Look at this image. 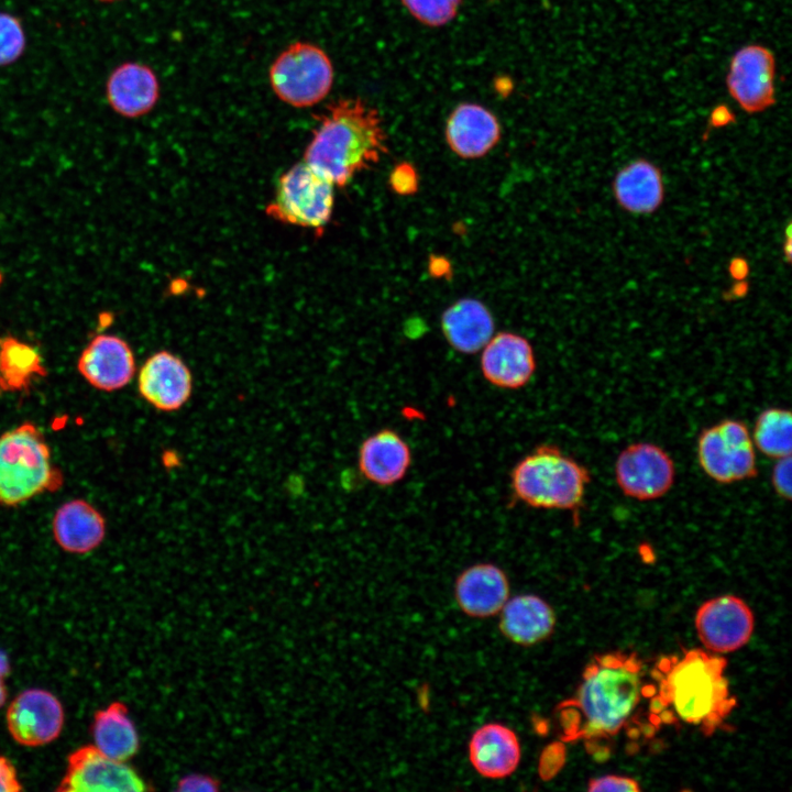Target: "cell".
Here are the masks:
<instances>
[{
	"label": "cell",
	"mask_w": 792,
	"mask_h": 792,
	"mask_svg": "<svg viewBox=\"0 0 792 792\" xmlns=\"http://www.w3.org/2000/svg\"><path fill=\"white\" fill-rule=\"evenodd\" d=\"M654 685L645 681L642 660L636 652L613 651L594 656L585 667L573 697L557 707L561 738L583 740L591 754L600 741L618 735L634 718L642 698Z\"/></svg>",
	"instance_id": "cell-1"
},
{
	"label": "cell",
	"mask_w": 792,
	"mask_h": 792,
	"mask_svg": "<svg viewBox=\"0 0 792 792\" xmlns=\"http://www.w3.org/2000/svg\"><path fill=\"white\" fill-rule=\"evenodd\" d=\"M727 661L702 649L659 658L650 671L656 691L649 698V722L683 723L711 736L736 706L725 675Z\"/></svg>",
	"instance_id": "cell-2"
},
{
	"label": "cell",
	"mask_w": 792,
	"mask_h": 792,
	"mask_svg": "<svg viewBox=\"0 0 792 792\" xmlns=\"http://www.w3.org/2000/svg\"><path fill=\"white\" fill-rule=\"evenodd\" d=\"M316 120L304 162L337 187L346 186L388 153L381 116L361 98L332 101Z\"/></svg>",
	"instance_id": "cell-3"
},
{
	"label": "cell",
	"mask_w": 792,
	"mask_h": 792,
	"mask_svg": "<svg viewBox=\"0 0 792 792\" xmlns=\"http://www.w3.org/2000/svg\"><path fill=\"white\" fill-rule=\"evenodd\" d=\"M588 470L557 446L539 444L510 472L515 501L539 509L574 510L583 503Z\"/></svg>",
	"instance_id": "cell-4"
},
{
	"label": "cell",
	"mask_w": 792,
	"mask_h": 792,
	"mask_svg": "<svg viewBox=\"0 0 792 792\" xmlns=\"http://www.w3.org/2000/svg\"><path fill=\"white\" fill-rule=\"evenodd\" d=\"M61 469L36 425L24 421L0 436V505L19 506L63 485Z\"/></svg>",
	"instance_id": "cell-5"
},
{
	"label": "cell",
	"mask_w": 792,
	"mask_h": 792,
	"mask_svg": "<svg viewBox=\"0 0 792 792\" xmlns=\"http://www.w3.org/2000/svg\"><path fill=\"white\" fill-rule=\"evenodd\" d=\"M268 79L279 100L294 108H308L321 102L330 92L333 66L321 47L297 41L274 59Z\"/></svg>",
	"instance_id": "cell-6"
},
{
	"label": "cell",
	"mask_w": 792,
	"mask_h": 792,
	"mask_svg": "<svg viewBox=\"0 0 792 792\" xmlns=\"http://www.w3.org/2000/svg\"><path fill=\"white\" fill-rule=\"evenodd\" d=\"M334 187L331 180L302 161L279 177L265 213L282 223L323 229L332 217Z\"/></svg>",
	"instance_id": "cell-7"
},
{
	"label": "cell",
	"mask_w": 792,
	"mask_h": 792,
	"mask_svg": "<svg viewBox=\"0 0 792 792\" xmlns=\"http://www.w3.org/2000/svg\"><path fill=\"white\" fill-rule=\"evenodd\" d=\"M697 459L705 474L722 484L749 480L758 473L751 433L736 419L722 420L702 431Z\"/></svg>",
	"instance_id": "cell-8"
},
{
	"label": "cell",
	"mask_w": 792,
	"mask_h": 792,
	"mask_svg": "<svg viewBox=\"0 0 792 792\" xmlns=\"http://www.w3.org/2000/svg\"><path fill=\"white\" fill-rule=\"evenodd\" d=\"M776 56L766 45L749 43L732 55L725 85L730 98L748 113H762L777 102Z\"/></svg>",
	"instance_id": "cell-9"
},
{
	"label": "cell",
	"mask_w": 792,
	"mask_h": 792,
	"mask_svg": "<svg viewBox=\"0 0 792 792\" xmlns=\"http://www.w3.org/2000/svg\"><path fill=\"white\" fill-rule=\"evenodd\" d=\"M615 479L627 497L647 502L661 498L673 486L675 465L661 447L635 442L624 448L615 462Z\"/></svg>",
	"instance_id": "cell-10"
},
{
	"label": "cell",
	"mask_w": 792,
	"mask_h": 792,
	"mask_svg": "<svg viewBox=\"0 0 792 792\" xmlns=\"http://www.w3.org/2000/svg\"><path fill=\"white\" fill-rule=\"evenodd\" d=\"M56 791H146L145 781L127 765L109 758L94 745H85L67 757L65 774Z\"/></svg>",
	"instance_id": "cell-11"
},
{
	"label": "cell",
	"mask_w": 792,
	"mask_h": 792,
	"mask_svg": "<svg viewBox=\"0 0 792 792\" xmlns=\"http://www.w3.org/2000/svg\"><path fill=\"white\" fill-rule=\"evenodd\" d=\"M65 712L61 701L50 691L31 688L19 693L9 704L6 724L15 743L40 747L61 735Z\"/></svg>",
	"instance_id": "cell-12"
},
{
	"label": "cell",
	"mask_w": 792,
	"mask_h": 792,
	"mask_svg": "<svg viewBox=\"0 0 792 792\" xmlns=\"http://www.w3.org/2000/svg\"><path fill=\"white\" fill-rule=\"evenodd\" d=\"M755 627L749 606L739 597L723 595L706 601L695 615L701 642L713 653L733 652L745 646Z\"/></svg>",
	"instance_id": "cell-13"
},
{
	"label": "cell",
	"mask_w": 792,
	"mask_h": 792,
	"mask_svg": "<svg viewBox=\"0 0 792 792\" xmlns=\"http://www.w3.org/2000/svg\"><path fill=\"white\" fill-rule=\"evenodd\" d=\"M193 374L188 365L169 351L152 354L138 374L141 397L156 410L174 413L184 407L191 397Z\"/></svg>",
	"instance_id": "cell-14"
},
{
	"label": "cell",
	"mask_w": 792,
	"mask_h": 792,
	"mask_svg": "<svg viewBox=\"0 0 792 792\" xmlns=\"http://www.w3.org/2000/svg\"><path fill=\"white\" fill-rule=\"evenodd\" d=\"M483 377L503 389H519L527 385L536 370L530 342L514 332H499L484 345L480 359Z\"/></svg>",
	"instance_id": "cell-15"
},
{
	"label": "cell",
	"mask_w": 792,
	"mask_h": 792,
	"mask_svg": "<svg viewBox=\"0 0 792 792\" xmlns=\"http://www.w3.org/2000/svg\"><path fill=\"white\" fill-rule=\"evenodd\" d=\"M77 370L95 388L114 392L127 386L136 370L129 343L112 334H98L82 350Z\"/></svg>",
	"instance_id": "cell-16"
},
{
	"label": "cell",
	"mask_w": 792,
	"mask_h": 792,
	"mask_svg": "<svg viewBox=\"0 0 792 792\" xmlns=\"http://www.w3.org/2000/svg\"><path fill=\"white\" fill-rule=\"evenodd\" d=\"M506 573L493 563H476L463 570L454 583V597L460 609L474 618L499 614L509 598Z\"/></svg>",
	"instance_id": "cell-17"
},
{
	"label": "cell",
	"mask_w": 792,
	"mask_h": 792,
	"mask_svg": "<svg viewBox=\"0 0 792 792\" xmlns=\"http://www.w3.org/2000/svg\"><path fill=\"white\" fill-rule=\"evenodd\" d=\"M444 135L451 151L461 158L486 155L501 139V125L488 109L463 102L450 113Z\"/></svg>",
	"instance_id": "cell-18"
},
{
	"label": "cell",
	"mask_w": 792,
	"mask_h": 792,
	"mask_svg": "<svg viewBox=\"0 0 792 792\" xmlns=\"http://www.w3.org/2000/svg\"><path fill=\"white\" fill-rule=\"evenodd\" d=\"M410 465V448L393 429H381L365 438L360 446L359 470L365 480L380 487H389L400 482Z\"/></svg>",
	"instance_id": "cell-19"
},
{
	"label": "cell",
	"mask_w": 792,
	"mask_h": 792,
	"mask_svg": "<svg viewBox=\"0 0 792 792\" xmlns=\"http://www.w3.org/2000/svg\"><path fill=\"white\" fill-rule=\"evenodd\" d=\"M469 760L474 770L487 779H504L518 768L521 748L516 733L499 723L479 727L469 741Z\"/></svg>",
	"instance_id": "cell-20"
},
{
	"label": "cell",
	"mask_w": 792,
	"mask_h": 792,
	"mask_svg": "<svg viewBox=\"0 0 792 792\" xmlns=\"http://www.w3.org/2000/svg\"><path fill=\"white\" fill-rule=\"evenodd\" d=\"M106 96L110 107L125 118H139L148 113L160 98V84L147 65L127 62L108 77Z\"/></svg>",
	"instance_id": "cell-21"
},
{
	"label": "cell",
	"mask_w": 792,
	"mask_h": 792,
	"mask_svg": "<svg viewBox=\"0 0 792 792\" xmlns=\"http://www.w3.org/2000/svg\"><path fill=\"white\" fill-rule=\"evenodd\" d=\"M612 190L617 205L632 215L654 213L666 195L661 169L645 157L619 168L613 178Z\"/></svg>",
	"instance_id": "cell-22"
},
{
	"label": "cell",
	"mask_w": 792,
	"mask_h": 792,
	"mask_svg": "<svg viewBox=\"0 0 792 792\" xmlns=\"http://www.w3.org/2000/svg\"><path fill=\"white\" fill-rule=\"evenodd\" d=\"M56 543L66 552L84 554L96 549L105 539L102 514L85 499H72L61 505L52 521Z\"/></svg>",
	"instance_id": "cell-23"
},
{
	"label": "cell",
	"mask_w": 792,
	"mask_h": 792,
	"mask_svg": "<svg viewBox=\"0 0 792 792\" xmlns=\"http://www.w3.org/2000/svg\"><path fill=\"white\" fill-rule=\"evenodd\" d=\"M499 615L501 632L519 646H532L546 640L556 627V614L552 607L535 594H521L508 598Z\"/></svg>",
	"instance_id": "cell-24"
},
{
	"label": "cell",
	"mask_w": 792,
	"mask_h": 792,
	"mask_svg": "<svg viewBox=\"0 0 792 792\" xmlns=\"http://www.w3.org/2000/svg\"><path fill=\"white\" fill-rule=\"evenodd\" d=\"M441 329L455 351L473 354L481 351L493 337L494 319L482 301L462 298L443 311Z\"/></svg>",
	"instance_id": "cell-25"
},
{
	"label": "cell",
	"mask_w": 792,
	"mask_h": 792,
	"mask_svg": "<svg viewBox=\"0 0 792 792\" xmlns=\"http://www.w3.org/2000/svg\"><path fill=\"white\" fill-rule=\"evenodd\" d=\"M90 729L94 746L111 759L127 762L140 748L138 729L122 702L97 711Z\"/></svg>",
	"instance_id": "cell-26"
},
{
	"label": "cell",
	"mask_w": 792,
	"mask_h": 792,
	"mask_svg": "<svg viewBox=\"0 0 792 792\" xmlns=\"http://www.w3.org/2000/svg\"><path fill=\"white\" fill-rule=\"evenodd\" d=\"M46 374L35 346L12 336L0 338V393L26 391Z\"/></svg>",
	"instance_id": "cell-27"
},
{
	"label": "cell",
	"mask_w": 792,
	"mask_h": 792,
	"mask_svg": "<svg viewBox=\"0 0 792 792\" xmlns=\"http://www.w3.org/2000/svg\"><path fill=\"white\" fill-rule=\"evenodd\" d=\"M751 439L754 446L769 458L777 460L791 455V411L779 407L765 409L755 422Z\"/></svg>",
	"instance_id": "cell-28"
},
{
	"label": "cell",
	"mask_w": 792,
	"mask_h": 792,
	"mask_svg": "<svg viewBox=\"0 0 792 792\" xmlns=\"http://www.w3.org/2000/svg\"><path fill=\"white\" fill-rule=\"evenodd\" d=\"M409 13L428 26H442L451 22L462 0H400Z\"/></svg>",
	"instance_id": "cell-29"
},
{
	"label": "cell",
	"mask_w": 792,
	"mask_h": 792,
	"mask_svg": "<svg viewBox=\"0 0 792 792\" xmlns=\"http://www.w3.org/2000/svg\"><path fill=\"white\" fill-rule=\"evenodd\" d=\"M25 33L20 20L0 12V66L14 63L24 52Z\"/></svg>",
	"instance_id": "cell-30"
},
{
	"label": "cell",
	"mask_w": 792,
	"mask_h": 792,
	"mask_svg": "<svg viewBox=\"0 0 792 792\" xmlns=\"http://www.w3.org/2000/svg\"><path fill=\"white\" fill-rule=\"evenodd\" d=\"M388 183L391 188L398 195L415 194L419 185L416 168L407 162L397 164L389 175Z\"/></svg>",
	"instance_id": "cell-31"
},
{
	"label": "cell",
	"mask_w": 792,
	"mask_h": 792,
	"mask_svg": "<svg viewBox=\"0 0 792 792\" xmlns=\"http://www.w3.org/2000/svg\"><path fill=\"white\" fill-rule=\"evenodd\" d=\"M771 484L774 492L783 499L790 501L792 494V459L787 455L777 459L771 472Z\"/></svg>",
	"instance_id": "cell-32"
},
{
	"label": "cell",
	"mask_w": 792,
	"mask_h": 792,
	"mask_svg": "<svg viewBox=\"0 0 792 792\" xmlns=\"http://www.w3.org/2000/svg\"><path fill=\"white\" fill-rule=\"evenodd\" d=\"M588 791H640L639 783L631 778L620 776H605L601 778L591 779L588 781Z\"/></svg>",
	"instance_id": "cell-33"
},
{
	"label": "cell",
	"mask_w": 792,
	"mask_h": 792,
	"mask_svg": "<svg viewBox=\"0 0 792 792\" xmlns=\"http://www.w3.org/2000/svg\"><path fill=\"white\" fill-rule=\"evenodd\" d=\"M176 790L183 792L217 791L219 790V783L212 777L190 773L178 781Z\"/></svg>",
	"instance_id": "cell-34"
},
{
	"label": "cell",
	"mask_w": 792,
	"mask_h": 792,
	"mask_svg": "<svg viewBox=\"0 0 792 792\" xmlns=\"http://www.w3.org/2000/svg\"><path fill=\"white\" fill-rule=\"evenodd\" d=\"M23 787L13 763L0 755V792H19Z\"/></svg>",
	"instance_id": "cell-35"
},
{
	"label": "cell",
	"mask_w": 792,
	"mask_h": 792,
	"mask_svg": "<svg viewBox=\"0 0 792 792\" xmlns=\"http://www.w3.org/2000/svg\"><path fill=\"white\" fill-rule=\"evenodd\" d=\"M735 122H736V116L732 111V109L725 103L717 105L716 107H714L712 109V111L710 113L708 124L702 136V140L703 141L707 140L710 130L725 128Z\"/></svg>",
	"instance_id": "cell-36"
},
{
	"label": "cell",
	"mask_w": 792,
	"mask_h": 792,
	"mask_svg": "<svg viewBox=\"0 0 792 792\" xmlns=\"http://www.w3.org/2000/svg\"><path fill=\"white\" fill-rule=\"evenodd\" d=\"M727 271L734 280H745L749 276L750 266L744 256H734L728 263Z\"/></svg>",
	"instance_id": "cell-37"
},
{
	"label": "cell",
	"mask_w": 792,
	"mask_h": 792,
	"mask_svg": "<svg viewBox=\"0 0 792 792\" xmlns=\"http://www.w3.org/2000/svg\"><path fill=\"white\" fill-rule=\"evenodd\" d=\"M11 666L8 654L0 650V707H2L7 701L8 691L6 686V679L10 674Z\"/></svg>",
	"instance_id": "cell-38"
},
{
	"label": "cell",
	"mask_w": 792,
	"mask_h": 792,
	"mask_svg": "<svg viewBox=\"0 0 792 792\" xmlns=\"http://www.w3.org/2000/svg\"><path fill=\"white\" fill-rule=\"evenodd\" d=\"M749 292V283L745 280H735L734 285L723 294L725 300H734L745 297Z\"/></svg>",
	"instance_id": "cell-39"
},
{
	"label": "cell",
	"mask_w": 792,
	"mask_h": 792,
	"mask_svg": "<svg viewBox=\"0 0 792 792\" xmlns=\"http://www.w3.org/2000/svg\"><path fill=\"white\" fill-rule=\"evenodd\" d=\"M782 252L783 256L787 263H791L792 261V235L785 237V240L782 244Z\"/></svg>",
	"instance_id": "cell-40"
},
{
	"label": "cell",
	"mask_w": 792,
	"mask_h": 792,
	"mask_svg": "<svg viewBox=\"0 0 792 792\" xmlns=\"http://www.w3.org/2000/svg\"><path fill=\"white\" fill-rule=\"evenodd\" d=\"M98 1H101V2H114V1H119V0H98Z\"/></svg>",
	"instance_id": "cell-41"
}]
</instances>
